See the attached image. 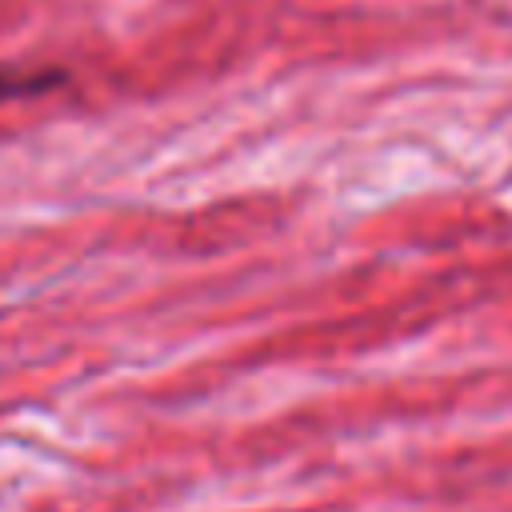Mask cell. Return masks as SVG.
Returning <instances> with one entry per match:
<instances>
[{"instance_id":"6da1fadb","label":"cell","mask_w":512,"mask_h":512,"mask_svg":"<svg viewBox=\"0 0 512 512\" xmlns=\"http://www.w3.org/2000/svg\"><path fill=\"white\" fill-rule=\"evenodd\" d=\"M60 84L56 72H36V76H12V72H0V100H12V96H32V92H44Z\"/></svg>"}]
</instances>
